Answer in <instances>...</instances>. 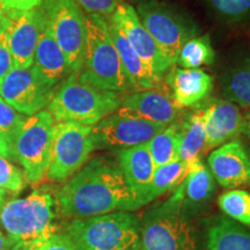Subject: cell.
I'll use <instances>...</instances> for the list:
<instances>
[{"label": "cell", "instance_id": "cell-1", "mask_svg": "<svg viewBox=\"0 0 250 250\" xmlns=\"http://www.w3.org/2000/svg\"><path fill=\"white\" fill-rule=\"evenodd\" d=\"M56 206L61 215L70 220L140 208L138 197L125 181L120 166L103 158L88 161L66 180Z\"/></svg>", "mask_w": 250, "mask_h": 250}, {"label": "cell", "instance_id": "cell-2", "mask_svg": "<svg viewBox=\"0 0 250 250\" xmlns=\"http://www.w3.org/2000/svg\"><path fill=\"white\" fill-rule=\"evenodd\" d=\"M193 213L180 184L170 198L139 218L142 250H203L205 242Z\"/></svg>", "mask_w": 250, "mask_h": 250}, {"label": "cell", "instance_id": "cell-3", "mask_svg": "<svg viewBox=\"0 0 250 250\" xmlns=\"http://www.w3.org/2000/svg\"><path fill=\"white\" fill-rule=\"evenodd\" d=\"M56 205L48 192L35 191L24 198L6 202L0 211V224L14 248L31 250L57 233Z\"/></svg>", "mask_w": 250, "mask_h": 250}, {"label": "cell", "instance_id": "cell-4", "mask_svg": "<svg viewBox=\"0 0 250 250\" xmlns=\"http://www.w3.org/2000/svg\"><path fill=\"white\" fill-rule=\"evenodd\" d=\"M86 19V51L78 79L100 89L127 92L131 88L110 36L108 19L94 14H88Z\"/></svg>", "mask_w": 250, "mask_h": 250}, {"label": "cell", "instance_id": "cell-5", "mask_svg": "<svg viewBox=\"0 0 250 250\" xmlns=\"http://www.w3.org/2000/svg\"><path fill=\"white\" fill-rule=\"evenodd\" d=\"M122 93L96 88L78 79L72 73L59 85L48 105L56 122H74L94 126L120 109Z\"/></svg>", "mask_w": 250, "mask_h": 250}, {"label": "cell", "instance_id": "cell-6", "mask_svg": "<svg viewBox=\"0 0 250 250\" xmlns=\"http://www.w3.org/2000/svg\"><path fill=\"white\" fill-rule=\"evenodd\" d=\"M65 234L78 250H142L139 217L132 212L72 219Z\"/></svg>", "mask_w": 250, "mask_h": 250}, {"label": "cell", "instance_id": "cell-7", "mask_svg": "<svg viewBox=\"0 0 250 250\" xmlns=\"http://www.w3.org/2000/svg\"><path fill=\"white\" fill-rule=\"evenodd\" d=\"M96 148L99 146L93 126L74 122H57L45 177L52 182L68 180L88 162Z\"/></svg>", "mask_w": 250, "mask_h": 250}, {"label": "cell", "instance_id": "cell-8", "mask_svg": "<svg viewBox=\"0 0 250 250\" xmlns=\"http://www.w3.org/2000/svg\"><path fill=\"white\" fill-rule=\"evenodd\" d=\"M40 7L50 33L66 57L71 74L78 73L86 51L85 13L71 0H43Z\"/></svg>", "mask_w": 250, "mask_h": 250}, {"label": "cell", "instance_id": "cell-9", "mask_svg": "<svg viewBox=\"0 0 250 250\" xmlns=\"http://www.w3.org/2000/svg\"><path fill=\"white\" fill-rule=\"evenodd\" d=\"M56 121L48 110L28 116L14 146V158L23 168L24 179L39 183L45 179L50 160Z\"/></svg>", "mask_w": 250, "mask_h": 250}, {"label": "cell", "instance_id": "cell-10", "mask_svg": "<svg viewBox=\"0 0 250 250\" xmlns=\"http://www.w3.org/2000/svg\"><path fill=\"white\" fill-rule=\"evenodd\" d=\"M136 12L169 66H174L181 46L195 36L196 28L174 9L155 0L139 2Z\"/></svg>", "mask_w": 250, "mask_h": 250}, {"label": "cell", "instance_id": "cell-11", "mask_svg": "<svg viewBox=\"0 0 250 250\" xmlns=\"http://www.w3.org/2000/svg\"><path fill=\"white\" fill-rule=\"evenodd\" d=\"M167 125L143 120L138 116L117 109L94 125V133L99 148H116L118 151L147 144Z\"/></svg>", "mask_w": 250, "mask_h": 250}, {"label": "cell", "instance_id": "cell-12", "mask_svg": "<svg viewBox=\"0 0 250 250\" xmlns=\"http://www.w3.org/2000/svg\"><path fill=\"white\" fill-rule=\"evenodd\" d=\"M33 67H13L0 83V98L15 110L31 116L44 110L56 93Z\"/></svg>", "mask_w": 250, "mask_h": 250}, {"label": "cell", "instance_id": "cell-13", "mask_svg": "<svg viewBox=\"0 0 250 250\" xmlns=\"http://www.w3.org/2000/svg\"><path fill=\"white\" fill-rule=\"evenodd\" d=\"M109 19L121 28L130 45L152 76L159 81L164 80L166 72L169 70L170 66L147 29L144 27L136 8L127 2L122 1Z\"/></svg>", "mask_w": 250, "mask_h": 250}, {"label": "cell", "instance_id": "cell-14", "mask_svg": "<svg viewBox=\"0 0 250 250\" xmlns=\"http://www.w3.org/2000/svg\"><path fill=\"white\" fill-rule=\"evenodd\" d=\"M121 109L153 123L173 124L179 118L181 109L173 99V94L165 81L152 88L134 90L124 96Z\"/></svg>", "mask_w": 250, "mask_h": 250}, {"label": "cell", "instance_id": "cell-15", "mask_svg": "<svg viewBox=\"0 0 250 250\" xmlns=\"http://www.w3.org/2000/svg\"><path fill=\"white\" fill-rule=\"evenodd\" d=\"M208 165L214 180L225 189L250 188V158L240 140L233 139L212 151Z\"/></svg>", "mask_w": 250, "mask_h": 250}, {"label": "cell", "instance_id": "cell-16", "mask_svg": "<svg viewBox=\"0 0 250 250\" xmlns=\"http://www.w3.org/2000/svg\"><path fill=\"white\" fill-rule=\"evenodd\" d=\"M43 22L44 17L41 7L12 19L8 42L14 67L27 68L33 65Z\"/></svg>", "mask_w": 250, "mask_h": 250}, {"label": "cell", "instance_id": "cell-17", "mask_svg": "<svg viewBox=\"0 0 250 250\" xmlns=\"http://www.w3.org/2000/svg\"><path fill=\"white\" fill-rule=\"evenodd\" d=\"M164 81L181 109L195 107L210 96L213 78L202 68L173 67L166 72Z\"/></svg>", "mask_w": 250, "mask_h": 250}, {"label": "cell", "instance_id": "cell-18", "mask_svg": "<svg viewBox=\"0 0 250 250\" xmlns=\"http://www.w3.org/2000/svg\"><path fill=\"white\" fill-rule=\"evenodd\" d=\"M205 109L206 151L217 148L242 133L243 115L236 104L218 99Z\"/></svg>", "mask_w": 250, "mask_h": 250}, {"label": "cell", "instance_id": "cell-19", "mask_svg": "<svg viewBox=\"0 0 250 250\" xmlns=\"http://www.w3.org/2000/svg\"><path fill=\"white\" fill-rule=\"evenodd\" d=\"M31 67L48 85L56 89L71 74L66 57L52 37L45 20L41 30Z\"/></svg>", "mask_w": 250, "mask_h": 250}, {"label": "cell", "instance_id": "cell-20", "mask_svg": "<svg viewBox=\"0 0 250 250\" xmlns=\"http://www.w3.org/2000/svg\"><path fill=\"white\" fill-rule=\"evenodd\" d=\"M117 164L126 183L138 197L139 208H142L140 198L147 189L156 168L147 144H142L118 151Z\"/></svg>", "mask_w": 250, "mask_h": 250}, {"label": "cell", "instance_id": "cell-21", "mask_svg": "<svg viewBox=\"0 0 250 250\" xmlns=\"http://www.w3.org/2000/svg\"><path fill=\"white\" fill-rule=\"evenodd\" d=\"M108 24L112 42L117 49L125 77L129 81L130 88L133 90H143L152 88V87L161 83L164 80L159 81L152 76L151 72L147 70L139 56L130 45L129 41L126 40L121 28L111 19H108Z\"/></svg>", "mask_w": 250, "mask_h": 250}, {"label": "cell", "instance_id": "cell-22", "mask_svg": "<svg viewBox=\"0 0 250 250\" xmlns=\"http://www.w3.org/2000/svg\"><path fill=\"white\" fill-rule=\"evenodd\" d=\"M206 151V109L199 108L180 124L179 160L186 165L202 160Z\"/></svg>", "mask_w": 250, "mask_h": 250}, {"label": "cell", "instance_id": "cell-23", "mask_svg": "<svg viewBox=\"0 0 250 250\" xmlns=\"http://www.w3.org/2000/svg\"><path fill=\"white\" fill-rule=\"evenodd\" d=\"M205 250H250V230L227 217H218L208 225Z\"/></svg>", "mask_w": 250, "mask_h": 250}, {"label": "cell", "instance_id": "cell-24", "mask_svg": "<svg viewBox=\"0 0 250 250\" xmlns=\"http://www.w3.org/2000/svg\"><path fill=\"white\" fill-rule=\"evenodd\" d=\"M181 184L184 202L193 212L208 204L213 196L214 177L202 160L188 165L187 176Z\"/></svg>", "mask_w": 250, "mask_h": 250}, {"label": "cell", "instance_id": "cell-25", "mask_svg": "<svg viewBox=\"0 0 250 250\" xmlns=\"http://www.w3.org/2000/svg\"><path fill=\"white\" fill-rule=\"evenodd\" d=\"M187 171L188 165L181 160L156 167L147 189L140 198V206L147 205L166 192L176 189L186 179Z\"/></svg>", "mask_w": 250, "mask_h": 250}, {"label": "cell", "instance_id": "cell-26", "mask_svg": "<svg viewBox=\"0 0 250 250\" xmlns=\"http://www.w3.org/2000/svg\"><path fill=\"white\" fill-rule=\"evenodd\" d=\"M221 87L225 100L250 109V58L228 71L221 80Z\"/></svg>", "mask_w": 250, "mask_h": 250}, {"label": "cell", "instance_id": "cell-27", "mask_svg": "<svg viewBox=\"0 0 250 250\" xmlns=\"http://www.w3.org/2000/svg\"><path fill=\"white\" fill-rule=\"evenodd\" d=\"M180 124L167 125L147 143L155 167L179 160Z\"/></svg>", "mask_w": 250, "mask_h": 250}, {"label": "cell", "instance_id": "cell-28", "mask_svg": "<svg viewBox=\"0 0 250 250\" xmlns=\"http://www.w3.org/2000/svg\"><path fill=\"white\" fill-rule=\"evenodd\" d=\"M215 61V52L208 35L193 36L181 46L176 64L182 68H199L211 65Z\"/></svg>", "mask_w": 250, "mask_h": 250}, {"label": "cell", "instance_id": "cell-29", "mask_svg": "<svg viewBox=\"0 0 250 250\" xmlns=\"http://www.w3.org/2000/svg\"><path fill=\"white\" fill-rule=\"evenodd\" d=\"M218 206L225 217L250 228V192L243 189H230L221 193Z\"/></svg>", "mask_w": 250, "mask_h": 250}, {"label": "cell", "instance_id": "cell-30", "mask_svg": "<svg viewBox=\"0 0 250 250\" xmlns=\"http://www.w3.org/2000/svg\"><path fill=\"white\" fill-rule=\"evenodd\" d=\"M27 117L0 98V137L7 144L11 158H14L15 142L22 130Z\"/></svg>", "mask_w": 250, "mask_h": 250}, {"label": "cell", "instance_id": "cell-31", "mask_svg": "<svg viewBox=\"0 0 250 250\" xmlns=\"http://www.w3.org/2000/svg\"><path fill=\"white\" fill-rule=\"evenodd\" d=\"M219 17L237 22L250 15V0H208Z\"/></svg>", "mask_w": 250, "mask_h": 250}, {"label": "cell", "instance_id": "cell-32", "mask_svg": "<svg viewBox=\"0 0 250 250\" xmlns=\"http://www.w3.org/2000/svg\"><path fill=\"white\" fill-rule=\"evenodd\" d=\"M23 171L18 169L7 159L0 156V188L11 192H19L24 188Z\"/></svg>", "mask_w": 250, "mask_h": 250}, {"label": "cell", "instance_id": "cell-33", "mask_svg": "<svg viewBox=\"0 0 250 250\" xmlns=\"http://www.w3.org/2000/svg\"><path fill=\"white\" fill-rule=\"evenodd\" d=\"M87 14L109 19L123 0H71Z\"/></svg>", "mask_w": 250, "mask_h": 250}, {"label": "cell", "instance_id": "cell-34", "mask_svg": "<svg viewBox=\"0 0 250 250\" xmlns=\"http://www.w3.org/2000/svg\"><path fill=\"white\" fill-rule=\"evenodd\" d=\"M12 26V19H6L4 27L0 31V83L4 80V78L11 72L14 67L13 58H12L11 49H9V29Z\"/></svg>", "mask_w": 250, "mask_h": 250}, {"label": "cell", "instance_id": "cell-35", "mask_svg": "<svg viewBox=\"0 0 250 250\" xmlns=\"http://www.w3.org/2000/svg\"><path fill=\"white\" fill-rule=\"evenodd\" d=\"M43 0H0V6L8 18L15 19L31 9L40 7Z\"/></svg>", "mask_w": 250, "mask_h": 250}, {"label": "cell", "instance_id": "cell-36", "mask_svg": "<svg viewBox=\"0 0 250 250\" xmlns=\"http://www.w3.org/2000/svg\"><path fill=\"white\" fill-rule=\"evenodd\" d=\"M31 250H78L66 234L55 233Z\"/></svg>", "mask_w": 250, "mask_h": 250}, {"label": "cell", "instance_id": "cell-37", "mask_svg": "<svg viewBox=\"0 0 250 250\" xmlns=\"http://www.w3.org/2000/svg\"><path fill=\"white\" fill-rule=\"evenodd\" d=\"M12 247H13V243L9 240V237L0 232V250H11Z\"/></svg>", "mask_w": 250, "mask_h": 250}, {"label": "cell", "instance_id": "cell-38", "mask_svg": "<svg viewBox=\"0 0 250 250\" xmlns=\"http://www.w3.org/2000/svg\"><path fill=\"white\" fill-rule=\"evenodd\" d=\"M242 133L250 140V110L243 116V129Z\"/></svg>", "mask_w": 250, "mask_h": 250}, {"label": "cell", "instance_id": "cell-39", "mask_svg": "<svg viewBox=\"0 0 250 250\" xmlns=\"http://www.w3.org/2000/svg\"><path fill=\"white\" fill-rule=\"evenodd\" d=\"M0 156H2V158H6V159L11 158V152H9L7 144L1 139V137H0Z\"/></svg>", "mask_w": 250, "mask_h": 250}, {"label": "cell", "instance_id": "cell-40", "mask_svg": "<svg viewBox=\"0 0 250 250\" xmlns=\"http://www.w3.org/2000/svg\"><path fill=\"white\" fill-rule=\"evenodd\" d=\"M6 197H7V191L0 188V211H1L2 206L5 205L6 203Z\"/></svg>", "mask_w": 250, "mask_h": 250}, {"label": "cell", "instance_id": "cell-41", "mask_svg": "<svg viewBox=\"0 0 250 250\" xmlns=\"http://www.w3.org/2000/svg\"><path fill=\"white\" fill-rule=\"evenodd\" d=\"M6 19H7V15H6L4 9H2L1 6H0V31H1L2 27H4Z\"/></svg>", "mask_w": 250, "mask_h": 250}, {"label": "cell", "instance_id": "cell-42", "mask_svg": "<svg viewBox=\"0 0 250 250\" xmlns=\"http://www.w3.org/2000/svg\"><path fill=\"white\" fill-rule=\"evenodd\" d=\"M246 149H247V152H248V154H249V158H250V144H249L248 146H247Z\"/></svg>", "mask_w": 250, "mask_h": 250}, {"label": "cell", "instance_id": "cell-43", "mask_svg": "<svg viewBox=\"0 0 250 250\" xmlns=\"http://www.w3.org/2000/svg\"><path fill=\"white\" fill-rule=\"evenodd\" d=\"M11 250H21V249H18V248H14V247H12Z\"/></svg>", "mask_w": 250, "mask_h": 250}]
</instances>
